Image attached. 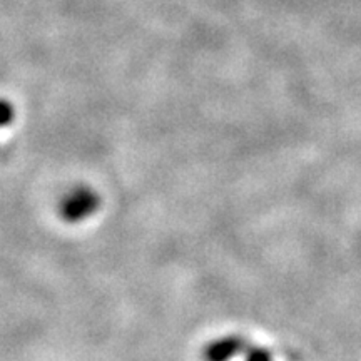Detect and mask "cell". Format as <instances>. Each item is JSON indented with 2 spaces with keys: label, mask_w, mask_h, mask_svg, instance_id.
<instances>
[{
  "label": "cell",
  "mask_w": 361,
  "mask_h": 361,
  "mask_svg": "<svg viewBox=\"0 0 361 361\" xmlns=\"http://www.w3.org/2000/svg\"><path fill=\"white\" fill-rule=\"evenodd\" d=\"M12 117V109L7 102H0V126L7 124Z\"/></svg>",
  "instance_id": "6da1fadb"
}]
</instances>
